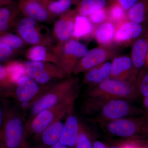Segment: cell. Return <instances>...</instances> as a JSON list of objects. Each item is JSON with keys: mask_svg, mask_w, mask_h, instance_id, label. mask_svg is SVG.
I'll return each instance as SVG.
<instances>
[{"mask_svg": "<svg viewBox=\"0 0 148 148\" xmlns=\"http://www.w3.org/2000/svg\"><path fill=\"white\" fill-rule=\"evenodd\" d=\"M0 148H6L5 147L4 145L3 144H2L1 146H0Z\"/></svg>", "mask_w": 148, "mask_h": 148, "instance_id": "obj_45", "label": "cell"}, {"mask_svg": "<svg viewBox=\"0 0 148 148\" xmlns=\"http://www.w3.org/2000/svg\"><path fill=\"white\" fill-rule=\"evenodd\" d=\"M143 109L146 114H148V97L143 98Z\"/></svg>", "mask_w": 148, "mask_h": 148, "instance_id": "obj_39", "label": "cell"}, {"mask_svg": "<svg viewBox=\"0 0 148 148\" xmlns=\"http://www.w3.org/2000/svg\"><path fill=\"white\" fill-rule=\"evenodd\" d=\"M38 22L28 16L19 19L16 25L18 35L24 42L31 45L50 46L52 43V38L46 29L40 26Z\"/></svg>", "mask_w": 148, "mask_h": 148, "instance_id": "obj_9", "label": "cell"}, {"mask_svg": "<svg viewBox=\"0 0 148 148\" xmlns=\"http://www.w3.org/2000/svg\"><path fill=\"white\" fill-rule=\"evenodd\" d=\"M13 2L12 0H0V7Z\"/></svg>", "mask_w": 148, "mask_h": 148, "instance_id": "obj_41", "label": "cell"}, {"mask_svg": "<svg viewBox=\"0 0 148 148\" xmlns=\"http://www.w3.org/2000/svg\"><path fill=\"white\" fill-rule=\"evenodd\" d=\"M79 79L76 77H68L56 83H52L47 90L31 106L29 122L46 109L64 101L79 90Z\"/></svg>", "mask_w": 148, "mask_h": 148, "instance_id": "obj_2", "label": "cell"}, {"mask_svg": "<svg viewBox=\"0 0 148 148\" xmlns=\"http://www.w3.org/2000/svg\"><path fill=\"white\" fill-rule=\"evenodd\" d=\"M137 148H148V141L135 140Z\"/></svg>", "mask_w": 148, "mask_h": 148, "instance_id": "obj_37", "label": "cell"}, {"mask_svg": "<svg viewBox=\"0 0 148 148\" xmlns=\"http://www.w3.org/2000/svg\"><path fill=\"white\" fill-rule=\"evenodd\" d=\"M4 121V111L0 107V146L2 143V132Z\"/></svg>", "mask_w": 148, "mask_h": 148, "instance_id": "obj_36", "label": "cell"}, {"mask_svg": "<svg viewBox=\"0 0 148 148\" xmlns=\"http://www.w3.org/2000/svg\"><path fill=\"white\" fill-rule=\"evenodd\" d=\"M24 64L27 75L41 85L67 77L60 67L52 63L29 60Z\"/></svg>", "mask_w": 148, "mask_h": 148, "instance_id": "obj_10", "label": "cell"}, {"mask_svg": "<svg viewBox=\"0 0 148 148\" xmlns=\"http://www.w3.org/2000/svg\"><path fill=\"white\" fill-rule=\"evenodd\" d=\"M77 14L75 10H70L60 15L55 21L53 34L58 43L65 42L72 38Z\"/></svg>", "mask_w": 148, "mask_h": 148, "instance_id": "obj_13", "label": "cell"}, {"mask_svg": "<svg viewBox=\"0 0 148 148\" xmlns=\"http://www.w3.org/2000/svg\"><path fill=\"white\" fill-rule=\"evenodd\" d=\"M148 51V37L139 38L132 46L131 59L133 66V74L137 78L140 70L146 66Z\"/></svg>", "mask_w": 148, "mask_h": 148, "instance_id": "obj_16", "label": "cell"}, {"mask_svg": "<svg viewBox=\"0 0 148 148\" xmlns=\"http://www.w3.org/2000/svg\"><path fill=\"white\" fill-rule=\"evenodd\" d=\"M79 93V90L58 104L40 112L30 121L26 123L27 134L39 137L50 125L62 120L66 115L73 112Z\"/></svg>", "mask_w": 148, "mask_h": 148, "instance_id": "obj_3", "label": "cell"}, {"mask_svg": "<svg viewBox=\"0 0 148 148\" xmlns=\"http://www.w3.org/2000/svg\"><path fill=\"white\" fill-rule=\"evenodd\" d=\"M129 21L141 24L148 18V0H138L127 11Z\"/></svg>", "mask_w": 148, "mask_h": 148, "instance_id": "obj_24", "label": "cell"}, {"mask_svg": "<svg viewBox=\"0 0 148 148\" xmlns=\"http://www.w3.org/2000/svg\"><path fill=\"white\" fill-rule=\"evenodd\" d=\"M112 135L132 140L148 139V114L114 120L99 124Z\"/></svg>", "mask_w": 148, "mask_h": 148, "instance_id": "obj_6", "label": "cell"}, {"mask_svg": "<svg viewBox=\"0 0 148 148\" xmlns=\"http://www.w3.org/2000/svg\"><path fill=\"white\" fill-rule=\"evenodd\" d=\"M112 63L106 62L85 72L83 83L89 87L95 86L110 77Z\"/></svg>", "mask_w": 148, "mask_h": 148, "instance_id": "obj_19", "label": "cell"}, {"mask_svg": "<svg viewBox=\"0 0 148 148\" xmlns=\"http://www.w3.org/2000/svg\"><path fill=\"white\" fill-rule=\"evenodd\" d=\"M93 148H108L105 144L100 141H95L92 144Z\"/></svg>", "mask_w": 148, "mask_h": 148, "instance_id": "obj_38", "label": "cell"}, {"mask_svg": "<svg viewBox=\"0 0 148 148\" xmlns=\"http://www.w3.org/2000/svg\"><path fill=\"white\" fill-rule=\"evenodd\" d=\"M4 66L7 71L10 79L15 85L18 80L27 75L25 65L24 63L20 61H9Z\"/></svg>", "mask_w": 148, "mask_h": 148, "instance_id": "obj_28", "label": "cell"}, {"mask_svg": "<svg viewBox=\"0 0 148 148\" xmlns=\"http://www.w3.org/2000/svg\"><path fill=\"white\" fill-rule=\"evenodd\" d=\"M19 109L12 107L4 111L2 142L6 148H29L26 123Z\"/></svg>", "mask_w": 148, "mask_h": 148, "instance_id": "obj_4", "label": "cell"}, {"mask_svg": "<svg viewBox=\"0 0 148 148\" xmlns=\"http://www.w3.org/2000/svg\"><path fill=\"white\" fill-rule=\"evenodd\" d=\"M95 28L87 16L77 14L75 19L73 39H86L93 36Z\"/></svg>", "mask_w": 148, "mask_h": 148, "instance_id": "obj_22", "label": "cell"}, {"mask_svg": "<svg viewBox=\"0 0 148 148\" xmlns=\"http://www.w3.org/2000/svg\"><path fill=\"white\" fill-rule=\"evenodd\" d=\"M49 84L41 85L25 75L20 79L15 86L14 97L24 110L30 109L33 103L50 87Z\"/></svg>", "mask_w": 148, "mask_h": 148, "instance_id": "obj_8", "label": "cell"}, {"mask_svg": "<svg viewBox=\"0 0 148 148\" xmlns=\"http://www.w3.org/2000/svg\"><path fill=\"white\" fill-rule=\"evenodd\" d=\"M14 50L8 46L0 42V63L8 62L13 54Z\"/></svg>", "mask_w": 148, "mask_h": 148, "instance_id": "obj_34", "label": "cell"}, {"mask_svg": "<svg viewBox=\"0 0 148 148\" xmlns=\"http://www.w3.org/2000/svg\"><path fill=\"white\" fill-rule=\"evenodd\" d=\"M79 0H44L48 10L54 17L60 16L70 10L74 4L77 3Z\"/></svg>", "mask_w": 148, "mask_h": 148, "instance_id": "obj_26", "label": "cell"}, {"mask_svg": "<svg viewBox=\"0 0 148 148\" xmlns=\"http://www.w3.org/2000/svg\"><path fill=\"white\" fill-rule=\"evenodd\" d=\"M89 21L96 27L107 21L108 12L106 8L95 12L87 16Z\"/></svg>", "mask_w": 148, "mask_h": 148, "instance_id": "obj_33", "label": "cell"}, {"mask_svg": "<svg viewBox=\"0 0 148 148\" xmlns=\"http://www.w3.org/2000/svg\"><path fill=\"white\" fill-rule=\"evenodd\" d=\"M29 148H49V147H46V146L44 145H40L35 146V147H33L32 148H30L29 147Z\"/></svg>", "mask_w": 148, "mask_h": 148, "instance_id": "obj_42", "label": "cell"}, {"mask_svg": "<svg viewBox=\"0 0 148 148\" xmlns=\"http://www.w3.org/2000/svg\"><path fill=\"white\" fill-rule=\"evenodd\" d=\"M49 148H71V147L62 145L59 142L55 144V145H53L49 147Z\"/></svg>", "mask_w": 148, "mask_h": 148, "instance_id": "obj_40", "label": "cell"}, {"mask_svg": "<svg viewBox=\"0 0 148 148\" xmlns=\"http://www.w3.org/2000/svg\"><path fill=\"white\" fill-rule=\"evenodd\" d=\"M144 29L141 24L126 19L116 26L114 43L116 44H128L136 40L143 34Z\"/></svg>", "mask_w": 148, "mask_h": 148, "instance_id": "obj_14", "label": "cell"}, {"mask_svg": "<svg viewBox=\"0 0 148 148\" xmlns=\"http://www.w3.org/2000/svg\"><path fill=\"white\" fill-rule=\"evenodd\" d=\"M21 13L18 4L12 3L0 7V34L7 33L16 24Z\"/></svg>", "mask_w": 148, "mask_h": 148, "instance_id": "obj_18", "label": "cell"}, {"mask_svg": "<svg viewBox=\"0 0 148 148\" xmlns=\"http://www.w3.org/2000/svg\"><path fill=\"white\" fill-rule=\"evenodd\" d=\"M146 66H147V67H148V51L147 55V61H146Z\"/></svg>", "mask_w": 148, "mask_h": 148, "instance_id": "obj_44", "label": "cell"}, {"mask_svg": "<svg viewBox=\"0 0 148 148\" xmlns=\"http://www.w3.org/2000/svg\"><path fill=\"white\" fill-rule=\"evenodd\" d=\"M64 127V123L59 120L47 127L39 136L43 145L49 147L59 142Z\"/></svg>", "mask_w": 148, "mask_h": 148, "instance_id": "obj_23", "label": "cell"}, {"mask_svg": "<svg viewBox=\"0 0 148 148\" xmlns=\"http://www.w3.org/2000/svg\"><path fill=\"white\" fill-rule=\"evenodd\" d=\"M110 78L122 81L136 83L137 78L133 75L131 58L127 56L115 57L112 63Z\"/></svg>", "mask_w": 148, "mask_h": 148, "instance_id": "obj_15", "label": "cell"}, {"mask_svg": "<svg viewBox=\"0 0 148 148\" xmlns=\"http://www.w3.org/2000/svg\"><path fill=\"white\" fill-rule=\"evenodd\" d=\"M107 0H79L75 9L77 14L87 16L97 11L106 8Z\"/></svg>", "mask_w": 148, "mask_h": 148, "instance_id": "obj_25", "label": "cell"}, {"mask_svg": "<svg viewBox=\"0 0 148 148\" xmlns=\"http://www.w3.org/2000/svg\"><path fill=\"white\" fill-rule=\"evenodd\" d=\"M121 99H106L85 97L81 106L82 112L88 121L100 124L125 118L139 116L146 114L143 109Z\"/></svg>", "mask_w": 148, "mask_h": 148, "instance_id": "obj_1", "label": "cell"}, {"mask_svg": "<svg viewBox=\"0 0 148 148\" xmlns=\"http://www.w3.org/2000/svg\"><path fill=\"white\" fill-rule=\"evenodd\" d=\"M117 51L112 46H103L92 49L88 51L84 56L79 61L74 69L75 75L85 73L93 67L106 63L110 59L114 58Z\"/></svg>", "mask_w": 148, "mask_h": 148, "instance_id": "obj_11", "label": "cell"}, {"mask_svg": "<svg viewBox=\"0 0 148 148\" xmlns=\"http://www.w3.org/2000/svg\"><path fill=\"white\" fill-rule=\"evenodd\" d=\"M135 83L109 78L97 85L88 87L84 96L87 98L135 101L140 97Z\"/></svg>", "mask_w": 148, "mask_h": 148, "instance_id": "obj_5", "label": "cell"}, {"mask_svg": "<svg viewBox=\"0 0 148 148\" xmlns=\"http://www.w3.org/2000/svg\"><path fill=\"white\" fill-rule=\"evenodd\" d=\"M107 9V20L116 25L127 18V12H125L126 10L116 2L113 1L110 6Z\"/></svg>", "mask_w": 148, "mask_h": 148, "instance_id": "obj_29", "label": "cell"}, {"mask_svg": "<svg viewBox=\"0 0 148 148\" xmlns=\"http://www.w3.org/2000/svg\"><path fill=\"white\" fill-rule=\"evenodd\" d=\"M51 48L58 58L59 67L67 77L71 76L79 61L88 51L86 46L73 39Z\"/></svg>", "mask_w": 148, "mask_h": 148, "instance_id": "obj_7", "label": "cell"}, {"mask_svg": "<svg viewBox=\"0 0 148 148\" xmlns=\"http://www.w3.org/2000/svg\"><path fill=\"white\" fill-rule=\"evenodd\" d=\"M136 89L139 96L148 97V67L145 66L140 70L136 79Z\"/></svg>", "mask_w": 148, "mask_h": 148, "instance_id": "obj_30", "label": "cell"}, {"mask_svg": "<svg viewBox=\"0 0 148 148\" xmlns=\"http://www.w3.org/2000/svg\"><path fill=\"white\" fill-rule=\"evenodd\" d=\"M116 26L112 22L107 20L95 28L93 37L100 46H112Z\"/></svg>", "mask_w": 148, "mask_h": 148, "instance_id": "obj_21", "label": "cell"}, {"mask_svg": "<svg viewBox=\"0 0 148 148\" xmlns=\"http://www.w3.org/2000/svg\"><path fill=\"white\" fill-rule=\"evenodd\" d=\"M110 148H121L118 145H113L111 146L110 147Z\"/></svg>", "mask_w": 148, "mask_h": 148, "instance_id": "obj_43", "label": "cell"}, {"mask_svg": "<svg viewBox=\"0 0 148 148\" xmlns=\"http://www.w3.org/2000/svg\"><path fill=\"white\" fill-rule=\"evenodd\" d=\"M15 86L10 79L5 66L0 64V97H14Z\"/></svg>", "mask_w": 148, "mask_h": 148, "instance_id": "obj_27", "label": "cell"}, {"mask_svg": "<svg viewBox=\"0 0 148 148\" xmlns=\"http://www.w3.org/2000/svg\"><path fill=\"white\" fill-rule=\"evenodd\" d=\"M75 147L76 148H93L89 129L86 124L81 121L79 135Z\"/></svg>", "mask_w": 148, "mask_h": 148, "instance_id": "obj_31", "label": "cell"}, {"mask_svg": "<svg viewBox=\"0 0 148 148\" xmlns=\"http://www.w3.org/2000/svg\"><path fill=\"white\" fill-rule=\"evenodd\" d=\"M24 42L21 37L13 34L5 33L0 34V42L8 46L13 50L23 47Z\"/></svg>", "mask_w": 148, "mask_h": 148, "instance_id": "obj_32", "label": "cell"}, {"mask_svg": "<svg viewBox=\"0 0 148 148\" xmlns=\"http://www.w3.org/2000/svg\"><path fill=\"white\" fill-rule=\"evenodd\" d=\"M18 8L24 16L34 19L38 22L50 21L53 16L48 10L44 0H19Z\"/></svg>", "mask_w": 148, "mask_h": 148, "instance_id": "obj_12", "label": "cell"}, {"mask_svg": "<svg viewBox=\"0 0 148 148\" xmlns=\"http://www.w3.org/2000/svg\"><path fill=\"white\" fill-rule=\"evenodd\" d=\"M73 112L68 114L59 140L61 144L70 147L75 146L79 132L80 121Z\"/></svg>", "mask_w": 148, "mask_h": 148, "instance_id": "obj_17", "label": "cell"}, {"mask_svg": "<svg viewBox=\"0 0 148 148\" xmlns=\"http://www.w3.org/2000/svg\"><path fill=\"white\" fill-rule=\"evenodd\" d=\"M138 0H113V1H116L127 11L131 7L134 5Z\"/></svg>", "mask_w": 148, "mask_h": 148, "instance_id": "obj_35", "label": "cell"}, {"mask_svg": "<svg viewBox=\"0 0 148 148\" xmlns=\"http://www.w3.org/2000/svg\"><path fill=\"white\" fill-rule=\"evenodd\" d=\"M30 61L48 62L59 66L58 58L52 48L41 45H34L29 48L26 54Z\"/></svg>", "mask_w": 148, "mask_h": 148, "instance_id": "obj_20", "label": "cell"}]
</instances>
